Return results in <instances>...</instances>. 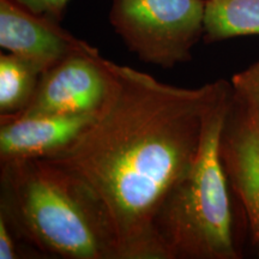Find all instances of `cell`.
Segmentation results:
<instances>
[{
	"label": "cell",
	"mask_w": 259,
	"mask_h": 259,
	"mask_svg": "<svg viewBox=\"0 0 259 259\" xmlns=\"http://www.w3.org/2000/svg\"><path fill=\"white\" fill-rule=\"evenodd\" d=\"M103 106L69 148L45 160L82 181L111 220L119 259H164L155 220L192 168L206 115L226 82L170 85L107 60Z\"/></svg>",
	"instance_id": "obj_1"
},
{
	"label": "cell",
	"mask_w": 259,
	"mask_h": 259,
	"mask_svg": "<svg viewBox=\"0 0 259 259\" xmlns=\"http://www.w3.org/2000/svg\"><path fill=\"white\" fill-rule=\"evenodd\" d=\"M0 215L19 239L64 259H119L107 211L82 181L45 158L2 163Z\"/></svg>",
	"instance_id": "obj_2"
},
{
	"label": "cell",
	"mask_w": 259,
	"mask_h": 259,
	"mask_svg": "<svg viewBox=\"0 0 259 259\" xmlns=\"http://www.w3.org/2000/svg\"><path fill=\"white\" fill-rule=\"evenodd\" d=\"M233 90L228 83L206 115L198 155L162 204L155 233L164 259L238 258L228 178L220 143Z\"/></svg>",
	"instance_id": "obj_3"
},
{
	"label": "cell",
	"mask_w": 259,
	"mask_h": 259,
	"mask_svg": "<svg viewBox=\"0 0 259 259\" xmlns=\"http://www.w3.org/2000/svg\"><path fill=\"white\" fill-rule=\"evenodd\" d=\"M205 0H112L109 22L144 63L171 69L189 63L204 35Z\"/></svg>",
	"instance_id": "obj_4"
},
{
	"label": "cell",
	"mask_w": 259,
	"mask_h": 259,
	"mask_svg": "<svg viewBox=\"0 0 259 259\" xmlns=\"http://www.w3.org/2000/svg\"><path fill=\"white\" fill-rule=\"evenodd\" d=\"M107 60L95 47L65 58L41 74L31 101L16 115L97 114L109 92Z\"/></svg>",
	"instance_id": "obj_5"
},
{
	"label": "cell",
	"mask_w": 259,
	"mask_h": 259,
	"mask_svg": "<svg viewBox=\"0 0 259 259\" xmlns=\"http://www.w3.org/2000/svg\"><path fill=\"white\" fill-rule=\"evenodd\" d=\"M59 23L16 0H0V46L29 61L41 74L65 58L94 48Z\"/></svg>",
	"instance_id": "obj_6"
},
{
	"label": "cell",
	"mask_w": 259,
	"mask_h": 259,
	"mask_svg": "<svg viewBox=\"0 0 259 259\" xmlns=\"http://www.w3.org/2000/svg\"><path fill=\"white\" fill-rule=\"evenodd\" d=\"M220 151L227 178L240 200L259 247V124L240 96L233 90Z\"/></svg>",
	"instance_id": "obj_7"
},
{
	"label": "cell",
	"mask_w": 259,
	"mask_h": 259,
	"mask_svg": "<svg viewBox=\"0 0 259 259\" xmlns=\"http://www.w3.org/2000/svg\"><path fill=\"white\" fill-rule=\"evenodd\" d=\"M96 114L0 116V162L48 158L85 131Z\"/></svg>",
	"instance_id": "obj_8"
},
{
	"label": "cell",
	"mask_w": 259,
	"mask_h": 259,
	"mask_svg": "<svg viewBox=\"0 0 259 259\" xmlns=\"http://www.w3.org/2000/svg\"><path fill=\"white\" fill-rule=\"evenodd\" d=\"M259 35V0H205L206 41Z\"/></svg>",
	"instance_id": "obj_9"
},
{
	"label": "cell",
	"mask_w": 259,
	"mask_h": 259,
	"mask_svg": "<svg viewBox=\"0 0 259 259\" xmlns=\"http://www.w3.org/2000/svg\"><path fill=\"white\" fill-rule=\"evenodd\" d=\"M41 73L23 58L0 56V116L21 113L31 101Z\"/></svg>",
	"instance_id": "obj_10"
},
{
	"label": "cell",
	"mask_w": 259,
	"mask_h": 259,
	"mask_svg": "<svg viewBox=\"0 0 259 259\" xmlns=\"http://www.w3.org/2000/svg\"><path fill=\"white\" fill-rule=\"evenodd\" d=\"M232 84L234 93L247 103L259 124V59L246 70L234 74Z\"/></svg>",
	"instance_id": "obj_11"
},
{
	"label": "cell",
	"mask_w": 259,
	"mask_h": 259,
	"mask_svg": "<svg viewBox=\"0 0 259 259\" xmlns=\"http://www.w3.org/2000/svg\"><path fill=\"white\" fill-rule=\"evenodd\" d=\"M16 2L35 14L46 16L54 21L60 22L70 0H16Z\"/></svg>",
	"instance_id": "obj_12"
},
{
	"label": "cell",
	"mask_w": 259,
	"mask_h": 259,
	"mask_svg": "<svg viewBox=\"0 0 259 259\" xmlns=\"http://www.w3.org/2000/svg\"><path fill=\"white\" fill-rule=\"evenodd\" d=\"M16 238L17 236L10 228L4 216L0 215V259L19 258Z\"/></svg>",
	"instance_id": "obj_13"
}]
</instances>
